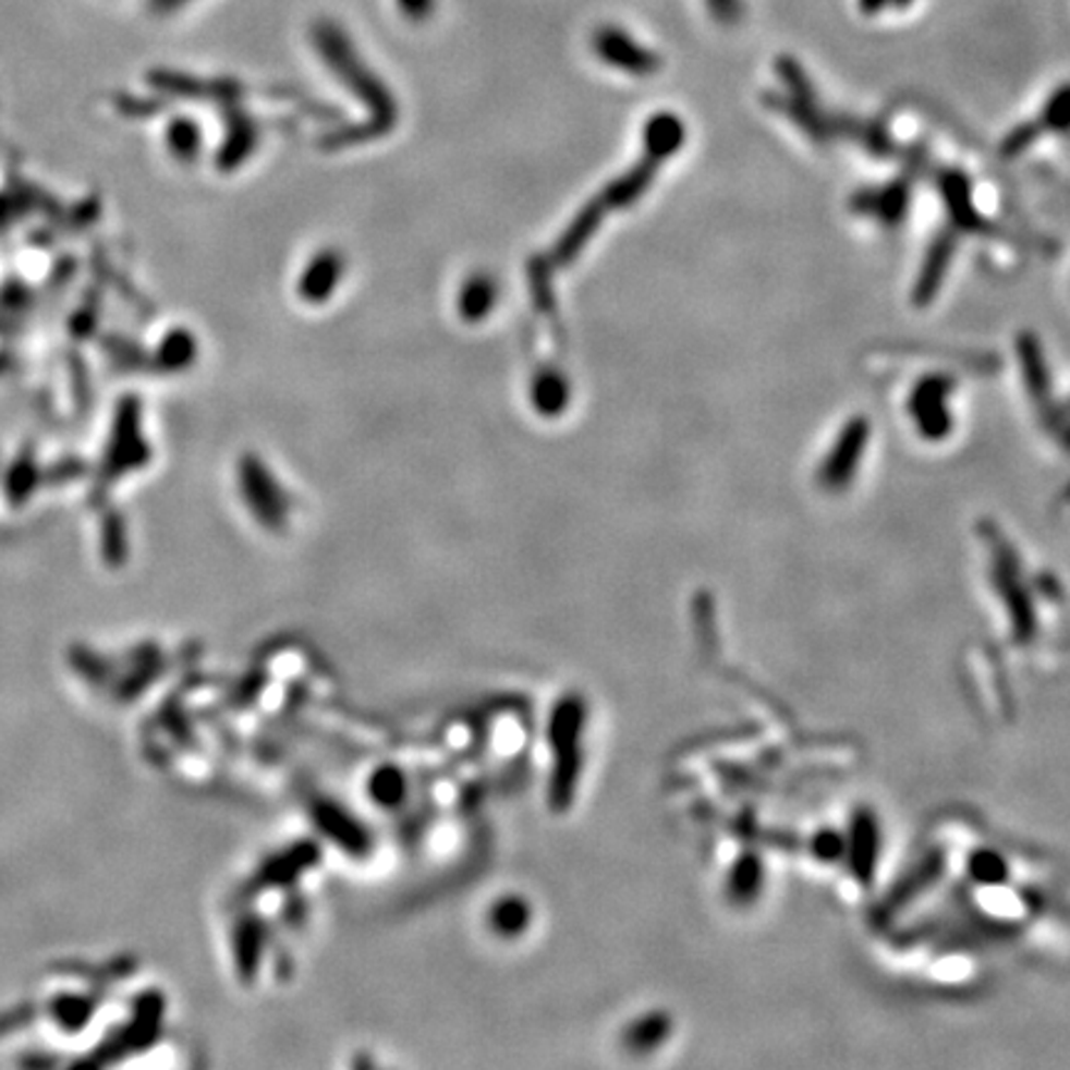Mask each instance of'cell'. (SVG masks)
Masks as SVG:
<instances>
[{"mask_svg": "<svg viewBox=\"0 0 1070 1070\" xmlns=\"http://www.w3.org/2000/svg\"><path fill=\"white\" fill-rule=\"evenodd\" d=\"M311 40L315 50L320 52L325 65L335 72V77H340L342 85H348L352 93L360 95L362 102L379 117L382 130H389L397 114L394 99L389 95V89L379 83V77L372 75V70L362 62L350 35L338 23L323 17L311 28Z\"/></svg>", "mask_w": 1070, "mask_h": 1070, "instance_id": "obj_1", "label": "cell"}, {"mask_svg": "<svg viewBox=\"0 0 1070 1070\" xmlns=\"http://www.w3.org/2000/svg\"><path fill=\"white\" fill-rule=\"evenodd\" d=\"M593 52L607 68H615L628 75L647 77L655 75L661 68V58L655 50H649L637 38H632L628 31L618 25H603L593 33Z\"/></svg>", "mask_w": 1070, "mask_h": 1070, "instance_id": "obj_2", "label": "cell"}, {"mask_svg": "<svg viewBox=\"0 0 1070 1070\" xmlns=\"http://www.w3.org/2000/svg\"><path fill=\"white\" fill-rule=\"evenodd\" d=\"M865 441H867V422L865 420L850 422L846 429H842L836 449L830 451V457H828V461H825V466L820 471V478L825 481V484L828 486L846 484L852 471H855L860 457H863Z\"/></svg>", "mask_w": 1070, "mask_h": 1070, "instance_id": "obj_3", "label": "cell"}, {"mask_svg": "<svg viewBox=\"0 0 1070 1070\" xmlns=\"http://www.w3.org/2000/svg\"><path fill=\"white\" fill-rule=\"evenodd\" d=\"M949 392L947 379H927L914 392V416H917L920 429L929 439H939L949 429V416L945 410Z\"/></svg>", "mask_w": 1070, "mask_h": 1070, "instance_id": "obj_4", "label": "cell"}, {"mask_svg": "<svg viewBox=\"0 0 1070 1070\" xmlns=\"http://www.w3.org/2000/svg\"><path fill=\"white\" fill-rule=\"evenodd\" d=\"M340 276H342V256L335 251H325L320 256H315L311 268L305 270L301 295L311 303H323L325 297L332 293V288L340 283Z\"/></svg>", "mask_w": 1070, "mask_h": 1070, "instance_id": "obj_5", "label": "cell"}, {"mask_svg": "<svg viewBox=\"0 0 1070 1070\" xmlns=\"http://www.w3.org/2000/svg\"><path fill=\"white\" fill-rule=\"evenodd\" d=\"M645 139H647V151L655 154L659 159H665L672 151H677L679 144H682L684 124L679 122L677 114L661 112L649 120L645 130Z\"/></svg>", "mask_w": 1070, "mask_h": 1070, "instance_id": "obj_6", "label": "cell"}, {"mask_svg": "<svg viewBox=\"0 0 1070 1070\" xmlns=\"http://www.w3.org/2000/svg\"><path fill=\"white\" fill-rule=\"evenodd\" d=\"M496 303V285L491 276H474L461 293V313L466 320H481Z\"/></svg>", "mask_w": 1070, "mask_h": 1070, "instance_id": "obj_7", "label": "cell"}, {"mask_svg": "<svg viewBox=\"0 0 1070 1070\" xmlns=\"http://www.w3.org/2000/svg\"><path fill=\"white\" fill-rule=\"evenodd\" d=\"M533 402L538 404V410L546 414L560 412L568 402V387L563 375L558 372H550V375H543L533 389Z\"/></svg>", "mask_w": 1070, "mask_h": 1070, "instance_id": "obj_8", "label": "cell"}, {"mask_svg": "<svg viewBox=\"0 0 1070 1070\" xmlns=\"http://www.w3.org/2000/svg\"><path fill=\"white\" fill-rule=\"evenodd\" d=\"M1043 120L1054 126V130H1068L1070 126V85L1056 89L1054 97L1048 99L1046 110H1043Z\"/></svg>", "mask_w": 1070, "mask_h": 1070, "instance_id": "obj_9", "label": "cell"}, {"mask_svg": "<svg viewBox=\"0 0 1070 1070\" xmlns=\"http://www.w3.org/2000/svg\"><path fill=\"white\" fill-rule=\"evenodd\" d=\"M704 5L721 25H737L743 17V0H704Z\"/></svg>", "mask_w": 1070, "mask_h": 1070, "instance_id": "obj_10", "label": "cell"}, {"mask_svg": "<svg viewBox=\"0 0 1070 1070\" xmlns=\"http://www.w3.org/2000/svg\"><path fill=\"white\" fill-rule=\"evenodd\" d=\"M169 142L179 154H192L198 147V130L192 122H174L169 132Z\"/></svg>", "mask_w": 1070, "mask_h": 1070, "instance_id": "obj_11", "label": "cell"}, {"mask_svg": "<svg viewBox=\"0 0 1070 1070\" xmlns=\"http://www.w3.org/2000/svg\"><path fill=\"white\" fill-rule=\"evenodd\" d=\"M394 3L410 23H426L437 11V0H394Z\"/></svg>", "mask_w": 1070, "mask_h": 1070, "instance_id": "obj_12", "label": "cell"}, {"mask_svg": "<svg viewBox=\"0 0 1070 1070\" xmlns=\"http://www.w3.org/2000/svg\"><path fill=\"white\" fill-rule=\"evenodd\" d=\"M912 3L914 0H858V8L865 15H877L883 11H904Z\"/></svg>", "mask_w": 1070, "mask_h": 1070, "instance_id": "obj_13", "label": "cell"}, {"mask_svg": "<svg viewBox=\"0 0 1070 1070\" xmlns=\"http://www.w3.org/2000/svg\"><path fill=\"white\" fill-rule=\"evenodd\" d=\"M186 3H192V0H149V8L154 13H171L184 8Z\"/></svg>", "mask_w": 1070, "mask_h": 1070, "instance_id": "obj_14", "label": "cell"}]
</instances>
